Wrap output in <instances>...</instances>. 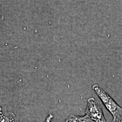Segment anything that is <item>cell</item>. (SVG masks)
Instances as JSON below:
<instances>
[{
    "instance_id": "3957f363",
    "label": "cell",
    "mask_w": 122,
    "mask_h": 122,
    "mask_svg": "<svg viewBox=\"0 0 122 122\" xmlns=\"http://www.w3.org/2000/svg\"><path fill=\"white\" fill-rule=\"evenodd\" d=\"M0 122H20L14 113L9 111H2Z\"/></svg>"
},
{
    "instance_id": "6da1fadb",
    "label": "cell",
    "mask_w": 122,
    "mask_h": 122,
    "mask_svg": "<svg viewBox=\"0 0 122 122\" xmlns=\"http://www.w3.org/2000/svg\"><path fill=\"white\" fill-rule=\"evenodd\" d=\"M92 89L100 98L106 109L112 115L113 119L122 115V108L106 92L97 84L93 85Z\"/></svg>"
},
{
    "instance_id": "277c9868",
    "label": "cell",
    "mask_w": 122,
    "mask_h": 122,
    "mask_svg": "<svg viewBox=\"0 0 122 122\" xmlns=\"http://www.w3.org/2000/svg\"><path fill=\"white\" fill-rule=\"evenodd\" d=\"M65 122H94L87 115L83 116L71 114L66 118Z\"/></svg>"
},
{
    "instance_id": "7a4b0ae2",
    "label": "cell",
    "mask_w": 122,
    "mask_h": 122,
    "mask_svg": "<svg viewBox=\"0 0 122 122\" xmlns=\"http://www.w3.org/2000/svg\"><path fill=\"white\" fill-rule=\"evenodd\" d=\"M86 114L94 122H108L100 103L94 98H89L87 100Z\"/></svg>"
},
{
    "instance_id": "8992f818",
    "label": "cell",
    "mask_w": 122,
    "mask_h": 122,
    "mask_svg": "<svg viewBox=\"0 0 122 122\" xmlns=\"http://www.w3.org/2000/svg\"><path fill=\"white\" fill-rule=\"evenodd\" d=\"M2 109H1V107H0V114H1V112H2Z\"/></svg>"
},
{
    "instance_id": "5b68a950",
    "label": "cell",
    "mask_w": 122,
    "mask_h": 122,
    "mask_svg": "<svg viewBox=\"0 0 122 122\" xmlns=\"http://www.w3.org/2000/svg\"><path fill=\"white\" fill-rule=\"evenodd\" d=\"M112 122H122V115L118 118L113 119Z\"/></svg>"
}]
</instances>
